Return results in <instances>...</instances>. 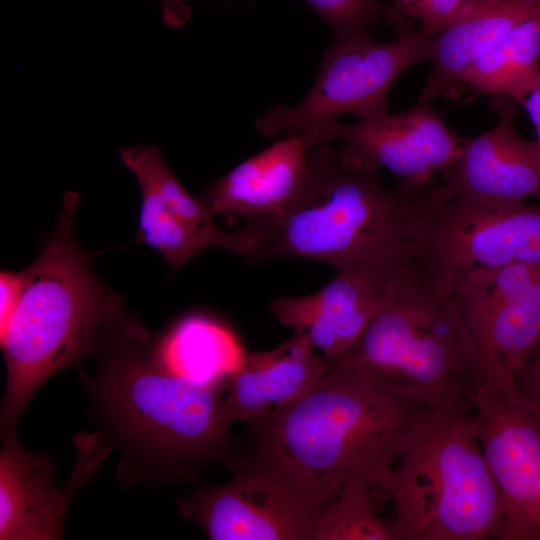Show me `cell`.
<instances>
[{
  "label": "cell",
  "instance_id": "21",
  "mask_svg": "<svg viewBox=\"0 0 540 540\" xmlns=\"http://www.w3.org/2000/svg\"><path fill=\"white\" fill-rule=\"evenodd\" d=\"M475 337L490 363L512 374L540 341V278L497 309Z\"/></svg>",
  "mask_w": 540,
  "mask_h": 540
},
{
  "label": "cell",
  "instance_id": "13",
  "mask_svg": "<svg viewBox=\"0 0 540 540\" xmlns=\"http://www.w3.org/2000/svg\"><path fill=\"white\" fill-rule=\"evenodd\" d=\"M69 480L55 486V463L26 449L17 436L2 440L0 450V540H59L68 508L112 448L99 432L80 433Z\"/></svg>",
  "mask_w": 540,
  "mask_h": 540
},
{
  "label": "cell",
  "instance_id": "29",
  "mask_svg": "<svg viewBox=\"0 0 540 540\" xmlns=\"http://www.w3.org/2000/svg\"><path fill=\"white\" fill-rule=\"evenodd\" d=\"M524 106L534 124L537 139L535 140L540 150V81L527 96Z\"/></svg>",
  "mask_w": 540,
  "mask_h": 540
},
{
  "label": "cell",
  "instance_id": "14",
  "mask_svg": "<svg viewBox=\"0 0 540 540\" xmlns=\"http://www.w3.org/2000/svg\"><path fill=\"white\" fill-rule=\"evenodd\" d=\"M497 123L477 137L466 139L462 151L437 182L433 198L490 197L523 200L540 199V150L515 131L518 102L491 96Z\"/></svg>",
  "mask_w": 540,
  "mask_h": 540
},
{
  "label": "cell",
  "instance_id": "23",
  "mask_svg": "<svg viewBox=\"0 0 540 540\" xmlns=\"http://www.w3.org/2000/svg\"><path fill=\"white\" fill-rule=\"evenodd\" d=\"M371 489L359 480L345 481L321 512L313 540H395L392 523L375 511Z\"/></svg>",
  "mask_w": 540,
  "mask_h": 540
},
{
  "label": "cell",
  "instance_id": "17",
  "mask_svg": "<svg viewBox=\"0 0 540 540\" xmlns=\"http://www.w3.org/2000/svg\"><path fill=\"white\" fill-rule=\"evenodd\" d=\"M314 349L304 331H294L272 350H243L223 398L224 423L248 421L303 395L330 361Z\"/></svg>",
  "mask_w": 540,
  "mask_h": 540
},
{
  "label": "cell",
  "instance_id": "27",
  "mask_svg": "<svg viewBox=\"0 0 540 540\" xmlns=\"http://www.w3.org/2000/svg\"><path fill=\"white\" fill-rule=\"evenodd\" d=\"M21 271L2 270L0 274V331L8 324L20 297Z\"/></svg>",
  "mask_w": 540,
  "mask_h": 540
},
{
  "label": "cell",
  "instance_id": "25",
  "mask_svg": "<svg viewBox=\"0 0 540 540\" xmlns=\"http://www.w3.org/2000/svg\"><path fill=\"white\" fill-rule=\"evenodd\" d=\"M466 0H421L414 17L420 30L429 36L442 31L459 12Z\"/></svg>",
  "mask_w": 540,
  "mask_h": 540
},
{
  "label": "cell",
  "instance_id": "5",
  "mask_svg": "<svg viewBox=\"0 0 540 540\" xmlns=\"http://www.w3.org/2000/svg\"><path fill=\"white\" fill-rule=\"evenodd\" d=\"M432 410L472 413L490 361L436 280L416 264L344 355Z\"/></svg>",
  "mask_w": 540,
  "mask_h": 540
},
{
  "label": "cell",
  "instance_id": "15",
  "mask_svg": "<svg viewBox=\"0 0 540 540\" xmlns=\"http://www.w3.org/2000/svg\"><path fill=\"white\" fill-rule=\"evenodd\" d=\"M391 284L337 271L318 291L279 297L268 308L282 325L304 331L314 348L334 359L356 344L384 305Z\"/></svg>",
  "mask_w": 540,
  "mask_h": 540
},
{
  "label": "cell",
  "instance_id": "16",
  "mask_svg": "<svg viewBox=\"0 0 540 540\" xmlns=\"http://www.w3.org/2000/svg\"><path fill=\"white\" fill-rule=\"evenodd\" d=\"M312 147L304 133L284 135L211 183L199 200L212 214L248 220L277 215L298 194Z\"/></svg>",
  "mask_w": 540,
  "mask_h": 540
},
{
  "label": "cell",
  "instance_id": "11",
  "mask_svg": "<svg viewBox=\"0 0 540 540\" xmlns=\"http://www.w3.org/2000/svg\"><path fill=\"white\" fill-rule=\"evenodd\" d=\"M304 133L313 147L330 140L344 141L340 152L350 164L385 169L398 187L417 189L444 175L459 157L466 138L450 130L442 113L430 102H418L398 113L388 112L353 124L329 120Z\"/></svg>",
  "mask_w": 540,
  "mask_h": 540
},
{
  "label": "cell",
  "instance_id": "4",
  "mask_svg": "<svg viewBox=\"0 0 540 540\" xmlns=\"http://www.w3.org/2000/svg\"><path fill=\"white\" fill-rule=\"evenodd\" d=\"M78 201L76 193H65L52 232L21 270L18 304L0 331L6 366L1 440L17 436L20 418L36 391L90 355L101 326L124 313L123 299L97 277L92 255L75 237Z\"/></svg>",
  "mask_w": 540,
  "mask_h": 540
},
{
  "label": "cell",
  "instance_id": "26",
  "mask_svg": "<svg viewBox=\"0 0 540 540\" xmlns=\"http://www.w3.org/2000/svg\"><path fill=\"white\" fill-rule=\"evenodd\" d=\"M512 377L518 391L540 408V353L528 356Z\"/></svg>",
  "mask_w": 540,
  "mask_h": 540
},
{
  "label": "cell",
  "instance_id": "20",
  "mask_svg": "<svg viewBox=\"0 0 540 540\" xmlns=\"http://www.w3.org/2000/svg\"><path fill=\"white\" fill-rule=\"evenodd\" d=\"M539 278L540 264L519 263L469 268L436 282L475 336L497 309Z\"/></svg>",
  "mask_w": 540,
  "mask_h": 540
},
{
  "label": "cell",
  "instance_id": "30",
  "mask_svg": "<svg viewBox=\"0 0 540 540\" xmlns=\"http://www.w3.org/2000/svg\"><path fill=\"white\" fill-rule=\"evenodd\" d=\"M536 353H540V341H539L538 344L535 346V348H534L533 351L530 353V355L536 354ZM530 355H529V356H530Z\"/></svg>",
  "mask_w": 540,
  "mask_h": 540
},
{
  "label": "cell",
  "instance_id": "10",
  "mask_svg": "<svg viewBox=\"0 0 540 540\" xmlns=\"http://www.w3.org/2000/svg\"><path fill=\"white\" fill-rule=\"evenodd\" d=\"M472 421L502 504L500 539L540 540V408L491 365Z\"/></svg>",
  "mask_w": 540,
  "mask_h": 540
},
{
  "label": "cell",
  "instance_id": "7",
  "mask_svg": "<svg viewBox=\"0 0 540 540\" xmlns=\"http://www.w3.org/2000/svg\"><path fill=\"white\" fill-rule=\"evenodd\" d=\"M227 467L229 481L200 487L176 502L180 514L212 540H313L321 512L343 485L248 450Z\"/></svg>",
  "mask_w": 540,
  "mask_h": 540
},
{
  "label": "cell",
  "instance_id": "19",
  "mask_svg": "<svg viewBox=\"0 0 540 540\" xmlns=\"http://www.w3.org/2000/svg\"><path fill=\"white\" fill-rule=\"evenodd\" d=\"M540 81V13L517 25L468 68L470 98L503 96L524 105Z\"/></svg>",
  "mask_w": 540,
  "mask_h": 540
},
{
  "label": "cell",
  "instance_id": "8",
  "mask_svg": "<svg viewBox=\"0 0 540 540\" xmlns=\"http://www.w3.org/2000/svg\"><path fill=\"white\" fill-rule=\"evenodd\" d=\"M433 37L418 29L386 43L369 33L335 38L308 93L292 106L270 108L256 118L255 128L263 136L275 137L306 132L343 113L359 119L386 113L388 92L400 74L431 60Z\"/></svg>",
  "mask_w": 540,
  "mask_h": 540
},
{
  "label": "cell",
  "instance_id": "12",
  "mask_svg": "<svg viewBox=\"0 0 540 540\" xmlns=\"http://www.w3.org/2000/svg\"><path fill=\"white\" fill-rule=\"evenodd\" d=\"M118 154L141 191L136 242L160 252L173 270L208 247L254 259L259 231L251 225L234 232L219 228L213 214L175 176L158 146L123 147Z\"/></svg>",
  "mask_w": 540,
  "mask_h": 540
},
{
  "label": "cell",
  "instance_id": "6",
  "mask_svg": "<svg viewBox=\"0 0 540 540\" xmlns=\"http://www.w3.org/2000/svg\"><path fill=\"white\" fill-rule=\"evenodd\" d=\"M395 540L500 539L503 510L472 413L431 410L396 462Z\"/></svg>",
  "mask_w": 540,
  "mask_h": 540
},
{
  "label": "cell",
  "instance_id": "3",
  "mask_svg": "<svg viewBox=\"0 0 540 540\" xmlns=\"http://www.w3.org/2000/svg\"><path fill=\"white\" fill-rule=\"evenodd\" d=\"M431 410L374 369L338 357L303 395L247 421V450L388 493L396 462Z\"/></svg>",
  "mask_w": 540,
  "mask_h": 540
},
{
  "label": "cell",
  "instance_id": "1",
  "mask_svg": "<svg viewBox=\"0 0 540 540\" xmlns=\"http://www.w3.org/2000/svg\"><path fill=\"white\" fill-rule=\"evenodd\" d=\"M84 376L91 416L104 441L120 453L117 479L162 485L196 481L206 466L238 454L222 420L228 379L200 381L173 370L159 336L125 312L98 330Z\"/></svg>",
  "mask_w": 540,
  "mask_h": 540
},
{
  "label": "cell",
  "instance_id": "18",
  "mask_svg": "<svg viewBox=\"0 0 540 540\" xmlns=\"http://www.w3.org/2000/svg\"><path fill=\"white\" fill-rule=\"evenodd\" d=\"M540 13V0H466L433 37L432 69L418 102L455 94L468 68L524 20Z\"/></svg>",
  "mask_w": 540,
  "mask_h": 540
},
{
  "label": "cell",
  "instance_id": "24",
  "mask_svg": "<svg viewBox=\"0 0 540 540\" xmlns=\"http://www.w3.org/2000/svg\"><path fill=\"white\" fill-rule=\"evenodd\" d=\"M322 17L335 38L369 33L384 17L385 5L378 0H305Z\"/></svg>",
  "mask_w": 540,
  "mask_h": 540
},
{
  "label": "cell",
  "instance_id": "2",
  "mask_svg": "<svg viewBox=\"0 0 540 540\" xmlns=\"http://www.w3.org/2000/svg\"><path fill=\"white\" fill-rule=\"evenodd\" d=\"M436 183L390 189L380 171L316 145L293 201L277 215L249 220L260 232L253 260L306 258L391 284L419 263L421 226Z\"/></svg>",
  "mask_w": 540,
  "mask_h": 540
},
{
  "label": "cell",
  "instance_id": "9",
  "mask_svg": "<svg viewBox=\"0 0 540 540\" xmlns=\"http://www.w3.org/2000/svg\"><path fill=\"white\" fill-rule=\"evenodd\" d=\"M419 263L436 280L475 267L540 264V204L490 197L433 198Z\"/></svg>",
  "mask_w": 540,
  "mask_h": 540
},
{
  "label": "cell",
  "instance_id": "28",
  "mask_svg": "<svg viewBox=\"0 0 540 540\" xmlns=\"http://www.w3.org/2000/svg\"><path fill=\"white\" fill-rule=\"evenodd\" d=\"M164 8V19L171 25H180L188 15L185 0H160Z\"/></svg>",
  "mask_w": 540,
  "mask_h": 540
},
{
  "label": "cell",
  "instance_id": "22",
  "mask_svg": "<svg viewBox=\"0 0 540 540\" xmlns=\"http://www.w3.org/2000/svg\"><path fill=\"white\" fill-rule=\"evenodd\" d=\"M159 347L173 370L200 381L229 379L238 364L228 359L222 331L201 319L178 322L159 336Z\"/></svg>",
  "mask_w": 540,
  "mask_h": 540
}]
</instances>
